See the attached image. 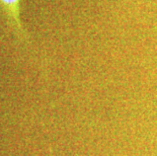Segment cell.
Here are the masks:
<instances>
[{
  "mask_svg": "<svg viewBox=\"0 0 157 156\" xmlns=\"http://www.w3.org/2000/svg\"><path fill=\"white\" fill-rule=\"evenodd\" d=\"M0 5L13 31L19 38L25 40V32L21 21V0H0Z\"/></svg>",
  "mask_w": 157,
  "mask_h": 156,
  "instance_id": "1",
  "label": "cell"
}]
</instances>
